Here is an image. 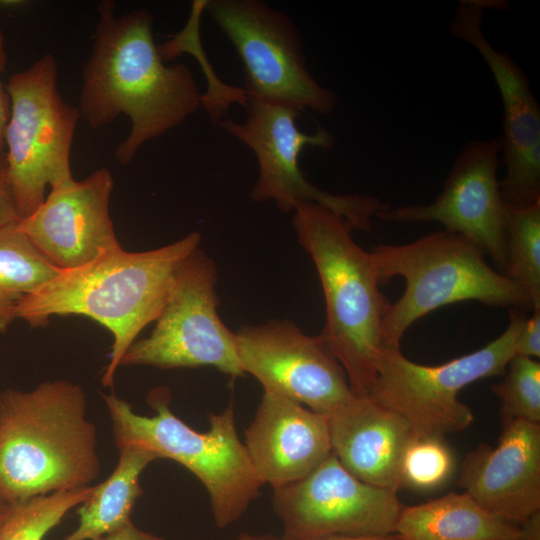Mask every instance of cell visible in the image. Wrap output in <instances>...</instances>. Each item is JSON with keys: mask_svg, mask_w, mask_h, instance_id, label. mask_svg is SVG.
Instances as JSON below:
<instances>
[{"mask_svg": "<svg viewBox=\"0 0 540 540\" xmlns=\"http://www.w3.org/2000/svg\"><path fill=\"white\" fill-rule=\"evenodd\" d=\"M112 1L98 6L91 55L83 69L80 115L93 128L129 117V134L114 156L128 164L140 147L203 106L191 69L166 65L152 33L153 18L142 9L116 15Z\"/></svg>", "mask_w": 540, "mask_h": 540, "instance_id": "6da1fadb", "label": "cell"}, {"mask_svg": "<svg viewBox=\"0 0 540 540\" xmlns=\"http://www.w3.org/2000/svg\"><path fill=\"white\" fill-rule=\"evenodd\" d=\"M201 242L200 233L159 248L130 252L121 245L80 267L59 271L24 297L16 319L43 327L52 316L81 315L105 327L113 342L101 384L112 387L121 360L139 334L159 316L176 274Z\"/></svg>", "mask_w": 540, "mask_h": 540, "instance_id": "7a4b0ae2", "label": "cell"}, {"mask_svg": "<svg viewBox=\"0 0 540 540\" xmlns=\"http://www.w3.org/2000/svg\"><path fill=\"white\" fill-rule=\"evenodd\" d=\"M95 425L83 388L57 379L0 394V500L90 486L100 471Z\"/></svg>", "mask_w": 540, "mask_h": 540, "instance_id": "3957f363", "label": "cell"}, {"mask_svg": "<svg viewBox=\"0 0 540 540\" xmlns=\"http://www.w3.org/2000/svg\"><path fill=\"white\" fill-rule=\"evenodd\" d=\"M293 212L298 242L311 257L323 290L325 324L320 335L344 368L353 393L368 396L390 304L379 289L373 257L333 212L312 202L298 203Z\"/></svg>", "mask_w": 540, "mask_h": 540, "instance_id": "277c9868", "label": "cell"}, {"mask_svg": "<svg viewBox=\"0 0 540 540\" xmlns=\"http://www.w3.org/2000/svg\"><path fill=\"white\" fill-rule=\"evenodd\" d=\"M380 285L395 276L406 281L403 295L390 303L382 322V347L400 348L411 325L442 306L478 301L488 306L533 309L521 288L493 269L483 251L446 230L402 245L370 251Z\"/></svg>", "mask_w": 540, "mask_h": 540, "instance_id": "5b68a950", "label": "cell"}, {"mask_svg": "<svg viewBox=\"0 0 540 540\" xmlns=\"http://www.w3.org/2000/svg\"><path fill=\"white\" fill-rule=\"evenodd\" d=\"M103 399L117 448L138 445L187 468L207 490L219 528L236 522L258 496L264 483L237 434L232 404L210 414V429L198 432L171 412L164 392L150 395L153 416L135 413L114 394H103Z\"/></svg>", "mask_w": 540, "mask_h": 540, "instance_id": "8992f818", "label": "cell"}, {"mask_svg": "<svg viewBox=\"0 0 540 540\" xmlns=\"http://www.w3.org/2000/svg\"><path fill=\"white\" fill-rule=\"evenodd\" d=\"M48 53L5 84L10 115L4 131L8 178L20 220L45 200L46 189L73 178L71 146L80 111L57 88Z\"/></svg>", "mask_w": 540, "mask_h": 540, "instance_id": "52a82bcc", "label": "cell"}, {"mask_svg": "<svg viewBox=\"0 0 540 540\" xmlns=\"http://www.w3.org/2000/svg\"><path fill=\"white\" fill-rule=\"evenodd\" d=\"M526 318L524 310L509 309L508 326L499 337L440 365L415 363L400 348L383 346L368 396L400 414L415 437L444 438L464 431L473 423L474 415L459 400V392L477 380L504 375L516 355V339Z\"/></svg>", "mask_w": 540, "mask_h": 540, "instance_id": "ba28073f", "label": "cell"}, {"mask_svg": "<svg viewBox=\"0 0 540 540\" xmlns=\"http://www.w3.org/2000/svg\"><path fill=\"white\" fill-rule=\"evenodd\" d=\"M246 120H219L230 135L248 146L258 162V178L250 192L255 202L272 200L283 212L294 211L300 202H312L343 218L352 229L371 231L372 218L390 207L363 194H332L313 185L299 167L305 146L331 148L335 139L318 127L305 134L297 127L301 111L282 104L247 97Z\"/></svg>", "mask_w": 540, "mask_h": 540, "instance_id": "9c48e42d", "label": "cell"}, {"mask_svg": "<svg viewBox=\"0 0 540 540\" xmlns=\"http://www.w3.org/2000/svg\"><path fill=\"white\" fill-rule=\"evenodd\" d=\"M204 9L240 58L247 97L320 115L334 111L338 97L311 75L286 14L260 0H208Z\"/></svg>", "mask_w": 540, "mask_h": 540, "instance_id": "30bf717a", "label": "cell"}, {"mask_svg": "<svg viewBox=\"0 0 540 540\" xmlns=\"http://www.w3.org/2000/svg\"><path fill=\"white\" fill-rule=\"evenodd\" d=\"M217 283L215 261L199 247L179 268L150 334L130 346L120 366H210L233 378L243 376L235 332L218 313Z\"/></svg>", "mask_w": 540, "mask_h": 540, "instance_id": "8fae6325", "label": "cell"}, {"mask_svg": "<svg viewBox=\"0 0 540 540\" xmlns=\"http://www.w3.org/2000/svg\"><path fill=\"white\" fill-rule=\"evenodd\" d=\"M282 540L396 533L404 505L397 491L363 482L331 453L306 477L274 489Z\"/></svg>", "mask_w": 540, "mask_h": 540, "instance_id": "7c38bea8", "label": "cell"}, {"mask_svg": "<svg viewBox=\"0 0 540 540\" xmlns=\"http://www.w3.org/2000/svg\"><path fill=\"white\" fill-rule=\"evenodd\" d=\"M244 374L271 392L330 415L354 397L347 374L322 336L308 335L293 321L271 319L235 332Z\"/></svg>", "mask_w": 540, "mask_h": 540, "instance_id": "4fadbf2b", "label": "cell"}, {"mask_svg": "<svg viewBox=\"0 0 540 540\" xmlns=\"http://www.w3.org/2000/svg\"><path fill=\"white\" fill-rule=\"evenodd\" d=\"M505 5L498 0H460L449 31L480 54L499 89L503 104L501 152L506 171L499 186L505 204L516 208L540 201V106L523 70L509 53L495 49L483 32L484 11L504 9Z\"/></svg>", "mask_w": 540, "mask_h": 540, "instance_id": "5bb4252c", "label": "cell"}, {"mask_svg": "<svg viewBox=\"0 0 540 540\" xmlns=\"http://www.w3.org/2000/svg\"><path fill=\"white\" fill-rule=\"evenodd\" d=\"M501 147V137L468 142L433 202L389 207L376 217L396 223H441L480 248L505 274L508 207L497 178Z\"/></svg>", "mask_w": 540, "mask_h": 540, "instance_id": "9a60e30c", "label": "cell"}, {"mask_svg": "<svg viewBox=\"0 0 540 540\" xmlns=\"http://www.w3.org/2000/svg\"><path fill=\"white\" fill-rule=\"evenodd\" d=\"M113 187L107 168L82 180L72 178L50 188L43 203L18 226L58 270L85 265L121 245L109 210Z\"/></svg>", "mask_w": 540, "mask_h": 540, "instance_id": "2e32d148", "label": "cell"}, {"mask_svg": "<svg viewBox=\"0 0 540 540\" xmlns=\"http://www.w3.org/2000/svg\"><path fill=\"white\" fill-rule=\"evenodd\" d=\"M458 485L484 509L515 525L540 511V424L502 421L496 446L482 443L467 454Z\"/></svg>", "mask_w": 540, "mask_h": 540, "instance_id": "e0dca14e", "label": "cell"}, {"mask_svg": "<svg viewBox=\"0 0 540 540\" xmlns=\"http://www.w3.org/2000/svg\"><path fill=\"white\" fill-rule=\"evenodd\" d=\"M244 445L256 473L273 489L306 477L332 453L326 416L266 391Z\"/></svg>", "mask_w": 540, "mask_h": 540, "instance_id": "ac0fdd59", "label": "cell"}, {"mask_svg": "<svg viewBox=\"0 0 540 540\" xmlns=\"http://www.w3.org/2000/svg\"><path fill=\"white\" fill-rule=\"evenodd\" d=\"M326 417L339 463L363 482L398 492L402 456L415 437L408 422L370 396L358 395Z\"/></svg>", "mask_w": 540, "mask_h": 540, "instance_id": "d6986e66", "label": "cell"}, {"mask_svg": "<svg viewBox=\"0 0 540 540\" xmlns=\"http://www.w3.org/2000/svg\"><path fill=\"white\" fill-rule=\"evenodd\" d=\"M401 540H518L519 526L487 511L467 493L403 507L396 533Z\"/></svg>", "mask_w": 540, "mask_h": 540, "instance_id": "ffe728a7", "label": "cell"}, {"mask_svg": "<svg viewBox=\"0 0 540 540\" xmlns=\"http://www.w3.org/2000/svg\"><path fill=\"white\" fill-rule=\"evenodd\" d=\"M118 450L115 469L105 481L93 486L78 509L77 528L62 540H97L132 522L133 507L142 494L140 476L158 457L138 445H123Z\"/></svg>", "mask_w": 540, "mask_h": 540, "instance_id": "44dd1931", "label": "cell"}, {"mask_svg": "<svg viewBox=\"0 0 540 540\" xmlns=\"http://www.w3.org/2000/svg\"><path fill=\"white\" fill-rule=\"evenodd\" d=\"M59 271L35 248L18 223L0 228V333L16 319L21 300Z\"/></svg>", "mask_w": 540, "mask_h": 540, "instance_id": "7402d4cb", "label": "cell"}, {"mask_svg": "<svg viewBox=\"0 0 540 540\" xmlns=\"http://www.w3.org/2000/svg\"><path fill=\"white\" fill-rule=\"evenodd\" d=\"M508 207V206H507ZM505 274L540 308V201L508 207Z\"/></svg>", "mask_w": 540, "mask_h": 540, "instance_id": "603a6c76", "label": "cell"}, {"mask_svg": "<svg viewBox=\"0 0 540 540\" xmlns=\"http://www.w3.org/2000/svg\"><path fill=\"white\" fill-rule=\"evenodd\" d=\"M92 488L51 493L12 505L0 524V540H44L71 509L90 496Z\"/></svg>", "mask_w": 540, "mask_h": 540, "instance_id": "cb8c5ba5", "label": "cell"}, {"mask_svg": "<svg viewBox=\"0 0 540 540\" xmlns=\"http://www.w3.org/2000/svg\"><path fill=\"white\" fill-rule=\"evenodd\" d=\"M500 400L501 421L525 420L540 424V362L515 355L504 379L491 386Z\"/></svg>", "mask_w": 540, "mask_h": 540, "instance_id": "d4e9b609", "label": "cell"}, {"mask_svg": "<svg viewBox=\"0 0 540 540\" xmlns=\"http://www.w3.org/2000/svg\"><path fill=\"white\" fill-rule=\"evenodd\" d=\"M454 468L453 453L443 438L414 437L402 456L401 489L433 490L451 478Z\"/></svg>", "mask_w": 540, "mask_h": 540, "instance_id": "484cf974", "label": "cell"}, {"mask_svg": "<svg viewBox=\"0 0 540 540\" xmlns=\"http://www.w3.org/2000/svg\"><path fill=\"white\" fill-rule=\"evenodd\" d=\"M516 355L539 359L540 357V308L533 310L520 329L515 344Z\"/></svg>", "mask_w": 540, "mask_h": 540, "instance_id": "4316f807", "label": "cell"}, {"mask_svg": "<svg viewBox=\"0 0 540 540\" xmlns=\"http://www.w3.org/2000/svg\"><path fill=\"white\" fill-rule=\"evenodd\" d=\"M20 221L8 178L5 149L0 148V228Z\"/></svg>", "mask_w": 540, "mask_h": 540, "instance_id": "83f0119b", "label": "cell"}, {"mask_svg": "<svg viewBox=\"0 0 540 540\" xmlns=\"http://www.w3.org/2000/svg\"><path fill=\"white\" fill-rule=\"evenodd\" d=\"M7 63V55L5 48V39L2 30L0 29V73L5 70ZM10 115V99L6 90L5 84L0 80V148L4 146V131Z\"/></svg>", "mask_w": 540, "mask_h": 540, "instance_id": "f1b7e54d", "label": "cell"}, {"mask_svg": "<svg viewBox=\"0 0 540 540\" xmlns=\"http://www.w3.org/2000/svg\"><path fill=\"white\" fill-rule=\"evenodd\" d=\"M97 540H165L162 537L143 531L132 522Z\"/></svg>", "mask_w": 540, "mask_h": 540, "instance_id": "f546056e", "label": "cell"}, {"mask_svg": "<svg viewBox=\"0 0 540 540\" xmlns=\"http://www.w3.org/2000/svg\"><path fill=\"white\" fill-rule=\"evenodd\" d=\"M518 526V540H540V511L529 516Z\"/></svg>", "mask_w": 540, "mask_h": 540, "instance_id": "4dcf8cb0", "label": "cell"}, {"mask_svg": "<svg viewBox=\"0 0 540 540\" xmlns=\"http://www.w3.org/2000/svg\"><path fill=\"white\" fill-rule=\"evenodd\" d=\"M258 540H282L273 535H259ZM310 540H401L397 534L382 535V536H349V535H337L320 537Z\"/></svg>", "mask_w": 540, "mask_h": 540, "instance_id": "1f68e13d", "label": "cell"}, {"mask_svg": "<svg viewBox=\"0 0 540 540\" xmlns=\"http://www.w3.org/2000/svg\"><path fill=\"white\" fill-rule=\"evenodd\" d=\"M11 507H12V505L4 503V502H2L0 500V524L3 522V520L9 514V512L11 510Z\"/></svg>", "mask_w": 540, "mask_h": 540, "instance_id": "d6a6232c", "label": "cell"}, {"mask_svg": "<svg viewBox=\"0 0 540 540\" xmlns=\"http://www.w3.org/2000/svg\"><path fill=\"white\" fill-rule=\"evenodd\" d=\"M238 540H257L256 534L243 533L239 536Z\"/></svg>", "mask_w": 540, "mask_h": 540, "instance_id": "836d02e7", "label": "cell"}]
</instances>
